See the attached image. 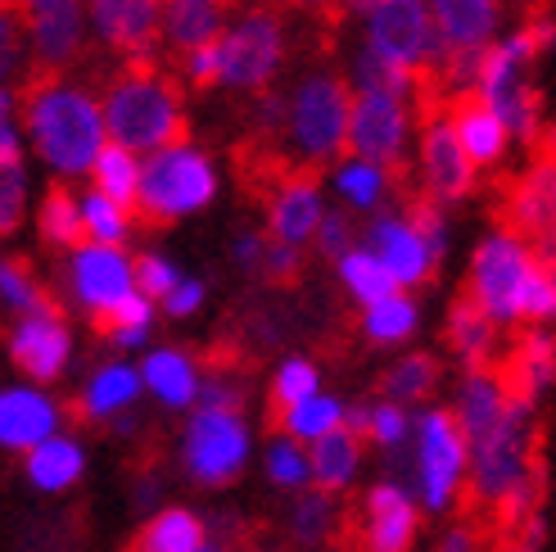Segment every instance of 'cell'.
Segmentation results:
<instances>
[{
	"label": "cell",
	"mask_w": 556,
	"mask_h": 552,
	"mask_svg": "<svg viewBox=\"0 0 556 552\" xmlns=\"http://www.w3.org/2000/svg\"><path fill=\"white\" fill-rule=\"evenodd\" d=\"M68 326L60 317H23L10 336V357L23 376L33 380H54L68 363Z\"/></svg>",
	"instance_id": "cell-16"
},
{
	"label": "cell",
	"mask_w": 556,
	"mask_h": 552,
	"mask_svg": "<svg viewBox=\"0 0 556 552\" xmlns=\"http://www.w3.org/2000/svg\"><path fill=\"white\" fill-rule=\"evenodd\" d=\"M530 276H534L530 244H520L511 236H489L476 250V263H470L466 294L476 299L493 322H516L520 294L530 286Z\"/></svg>",
	"instance_id": "cell-7"
},
{
	"label": "cell",
	"mask_w": 556,
	"mask_h": 552,
	"mask_svg": "<svg viewBox=\"0 0 556 552\" xmlns=\"http://www.w3.org/2000/svg\"><path fill=\"white\" fill-rule=\"evenodd\" d=\"M27 476H33L37 489H68L81 476V449L73 439H46L27 453Z\"/></svg>",
	"instance_id": "cell-34"
},
{
	"label": "cell",
	"mask_w": 556,
	"mask_h": 552,
	"mask_svg": "<svg viewBox=\"0 0 556 552\" xmlns=\"http://www.w3.org/2000/svg\"><path fill=\"white\" fill-rule=\"evenodd\" d=\"M466 449H470V439L462 430L457 407L426 412V422H421V493H426V503L434 512H443L457 499Z\"/></svg>",
	"instance_id": "cell-10"
},
{
	"label": "cell",
	"mask_w": 556,
	"mask_h": 552,
	"mask_svg": "<svg viewBox=\"0 0 556 552\" xmlns=\"http://www.w3.org/2000/svg\"><path fill=\"white\" fill-rule=\"evenodd\" d=\"M267 472H271V480L281 485V489H299L303 480L313 476V472H308V457H303L294 444H276V449H271V462H267Z\"/></svg>",
	"instance_id": "cell-44"
},
{
	"label": "cell",
	"mask_w": 556,
	"mask_h": 552,
	"mask_svg": "<svg viewBox=\"0 0 556 552\" xmlns=\"http://www.w3.org/2000/svg\"><path fill=\"white\" fill-rule=\"evenodd\" d=\"M18 114L54 173H91L104 150V109L91 91L68 87L64 73H27L18 87Z\"/></svg>",
	"instance_id": "cell-1"
},
{
	"label": "cell",
	"mask_w": 556,
	"mask_h": 552,
	"mask_svg": "<svg viewBox=\"0 0 556 552\" xmlns=\"http://www.w3.org/2000/svg\"><path fill=\"white\" fill-rule=\"evenodd\" d=\"M412 326H416V303L394 294V299H384V303H371V309L363 313V330H367V340L376 344H394L403 336H412Z\"/></svg>",
	"instance_id": "cell-36"
},
{
	"label": "cell",
	"mask_w": 556,
	"mask_h": 552,
	"mask_svg": "<svg viewBox=\"0 0 556 552\" xmlns=\"http://www.w3.org/2000/svg\"><path fill=\"white\" fill-rule=\"evenodd\" d=\"M73 281H77L81 303H87L91 313H100L109 303L136 294V267L127 263L123 250H114V244H87V250H77Z\"/></svg>",
	"instance_id": "cell-15"
},
{
	"label": "cell",
	"mask_w": 556,
	"mask_h": 552,
	"mask_svg": "<svg viewBox=\"0 0 556 552\" xmlns=\"http://www.w3.org/2000/svg\"><path fill=\"white\" fill-rule=\"evenodd\" d=\"M434 27L448 50H489L497 33V0H430Z\"/></svg>",
	"instance_id": "cell-20"
},
{
	"label": "cell",
	"mask_w": 556,
	"mask_h": 552,
	"mask_svg": "<svg viewBox=\"0 0 556 552\" xmlns=\"http://www.w3.org/2000/svg\"><path fill=\"white\" fill-rule=\"evenodd\" d=\"M181 68H186V77H190V87H194V91L217 87V81H222V54H217V41H208V46H200V50H190L186 60H181Z\"/></svg>",
	"instance_id": "cell-43"
},
{
	"label": "cell",
	"mask_w": 556,
	"mask_h": 552,
	"mask_svg": "<svg viewBox=\"0 0 556 552\" xmlns=\"http://www.w3.org/2000/svg\"><path fill=\"white\" fill-rule=\"evenodd\" d=\"M217 190L213 163L186 146H168L141 163V200H136V223L141 227H173L181 213L204 209Z\"/></svg>",
	"instance_id": "cell-3"
},
{
	"label": "cell",
	"mask_w": 556,
	"mask_h": 552,
	"mask_svg": "<svg viewBox=\"0 0 556 552\" xmlns=\"http://www.w3.org/2000/svg\"><path fill=\"white\" fill-rule=\"evenodd\" d=\"M421 168H426V196L430 200H466L480 181V168L462 150L448 118L421 127Z\"/></svg>",
	"instance_id": "cell-13"
},
{
	"label": "cell",
	"mask_w": 556,
	"mask_h": 552,
	"mask_svg": "<svg viewBox=\"0 0 556 552\" xmlns=\"http://www.w3.org/2000/svg\"><path fill=\"white\" fill-rule=\"evenodd\" d=\"M357 457H363V439H357L344 422L330 430V435L313 439V453H308L313 489H321V493H340V489L353 480V472H357Z\"/></svg>",
	"instance_id": "cell-23"
},
{
	"label": "cell",
	"mask_w": 556,
	"mask_h": 552,
	"mask_svg": "<svg viewBox=\"0 0 556 552\" xmlns=\"http://www.w3.org/2000/svg\"><path fill=\"white\" fill-rule=\"evenodd\" d=\"M146 380H150V390L163 399V403H190V399H200V372H194V363L186 353L177 349H159L146 357Z\"/></svg>",
	"instance_id": "cell-30"
},
{
	"label": "cell",
	"mask_w": 556,
	"mask_h": 552,
	"mask_svg": "<svg viewBox=\"0 0 556 552\" xmlns=\"http://www.w3.org/2000/svg\"><path fill=\"white\" fill-rule=\"evenodd\" d=\"M91 18L104 46L118 54L123 64L131 60H154V46L163 33V10L159 0H91Z\"/></svg>",
	"instance_id": "cell-12"
},
{
	"label": "cell",
	"mask_w": 556,
	"mask_h": 552,
	"mask_svg": "<svg viewBox=\"0 0 556 552\" xmlns=\"http://www.w3.org/2000/svg\"><path fill=\"white\" fill-rule=\"evenodd\" d=\"M403 430H407L403 407H394V403L371 407V439H376V444H399Z\"/></svg>",
	"instance_id": "cell-47"
},
{
	"label": "cell",
	"mask_w": 556,
	"mask_h": 552,
	"mask_svg": "<svg viewBox=\"0 0 556 552\" xmlns=\"http://www.w3.org/2000/svg\"><path fill=\"white\" fill-rule=\"evenodd\" d=\"M96 190L109 200V204H118L127 217H136V200H141V163H136L131 150L123 146H104L100 159H96Z\"/></svg>",
	"instance_id": "cell-28"
},
{
	"label": "cell",
	"mask_w": 556,
	"mask_h": 552,
	"mask_svg": "<svg viewBox=\"0 0 556 552\" xmlns=\"http://www.w3.org/2000/svg\"><path fill=\"white\" fill-rule=\"evenodd\" d=\"M136 390H141V376H136L131 367H104V372L91 380L87 394L64 403V412H68L73 426H96L100 417H109V412L127 407V403L136 399Z\"/></svg>",
	"instance_id": "cell-24"
},
{
	"label": "cell",
	"mask_w": 556,
	"mask_h": 552,
	"mask_svg": "<svg viewBox=\"0 0 556 552\" xmlns=\"http://www.w3.org/2000/svg\"><path fill=\"white\" fill-rule=\"evenodd\" d=\"M150 299L136 290V294H127V299H118V303H109V309H100V313H91V330L100 340H114V344H141L146 340V326H150Z\"/></svg>",
	"instance_id": "cell-33"
},
{
	"label": "cell",
	"mask_w": 556,
	"mask_h": 552,
	"mask_svg": "<svg viewBox=\"0 0 556 552\" xmlns=\"http://www.w3.org/2000/svg\"><path fill=\"white\" fill-rule=\"evenodd\" d=\"M340 276H344V286L367 303V309H371V303H384V299L399 294L394 272H389L371 250H353V254L340 263Z\"/></svg>",
	"instance_id": "cell-35"
},
{
	"label": "cell",
	"mask_w": 556,
	"mask_h": 552,
	"mask_svg": "<svg viewBox=\"0 0 556 552\" xmlns=\"http://www.w3.org/2000/svg\"><path fill=\"white\" fill-rule=\"evenodd\" d=\"M308 399H317V367L308 357H290V363L276 372L271 394H267V422H263L267 435H281V422Z\"/></svg>",
	"instance_id": "cell-29"
},
{
	"label": "cell",
	"mask_w": 556,
	"mask_h": 552,
	"mask_svg": "<svg viewBox=\"0 0 556 552\" xmlns=\"http://www.w3.org/2000/svg\"><path fill=\"white\" fill-rule=\"evenodd\" d=\"M41 240L46 244H60V250H87L91 227H87V213L73 200V190L64 181H54L41 200Z\"/></svg>",
	"instance_id": "cell-27"
},
{
	"label": "cell",
	"mask_w": 556,
	"mask_h": 552,
	"mask_svg": "<svg viewBox=\"0 0 556 552\" xmlns=\"http://www.w3.org/2000/svg\"><path fill=\"white\" fill-rule=\"evenodd\" d=\"M159 10H163V37L186 60L190 50L222 41L231 0H159Z\"/></svg>",
	"instance_id": "cell-19"
},
{
	"label": "cell",
	"mask_w": 556,
	"mask_h": 552,
	"mask_svg": "<svg viewBox=\"0 0 556 552\" xmlns=\"http://www.w3.org/2000/svg\"><path fill=\"white\" fill-rule=\"evenodd\" d=\"M14 100L0 91V163H18V131H14Z\"/></svg>",
	"instance_id": "cell-48"
},
{
	"label": "cell",
	"mask_w": 556,
	"mask_h": 552,
	"mask_svg": "<svg viewBox=\"0 0 556 552\" xmlns=\"http://www.w3.org/2000/svg\"><path fill=\"white\" fill-rule=\"evenodd\" d=\"M336 181H340V190L357 204V209H371V204H380V196H384V186H389V177L380 173V168H371V163H340V173H336Z\"/></svg>",
	"instance_id": "cell-38"
},
{
	"label": "cell",
	"mask_w": 556,
	"mask_h": 552,
	"mask_svg": "<svg viewBox=\"0 0 556 552\" xmlns=\"http://www.w3.org/2000/svg\"><path fill=\"white\" fill-rule=\"evenodd\" d=\"M5 5H10V0H0V10H5Z\"/></svg>",
	"instance_id": "cell-50"
},
{
	"label": "cell",
	"mask_w": 556,
	"mask_h": 552,
	"mask_svg": "<svg viewBox=\"0 0 556 552\" xmlns=\"http://www.w3.org/2000/svg\"><path fill=\"white\" fill-rule=\"evenodd\" d=\"M443 118L453 123L457 141H462V150L470 154V163H476V168H493V163H503L511 131H507L503 118L493 114V104L480 96V87L457 91V96L448 100V109H443Z\"/></svg>",
	"instance_id": "cell-14"
},
{
	"label": "cell",
	"mask_w": 556,
	"mask_h": 552,
	"mask_svg": "<svg viewBox=\"0 0 556 552\" xmlns=\"http://www.w3.org/2000/svg\"><path fill=\"white\" fill-rule=\"evenodd\" d=\"M448 344L470 372L489 367L493 353H497V322L466 290L453 299V309H448Z\"/></svg>",
	"instance_id": "cell-22"
},
{
	"label": "cell",
	"mask_w": 556,
	"mask_h": 552,
	"mask_svg": "<svg viewBox=\"0 0 556 552\" xmlns=\"http://www.w3.org/2000/svg\"><path fill=\"white\" fill-rule=\"evenodd\" d=\"M23 37H27V27L23 18L14 14V5L0 10V77H10L23 60Z\"/></svg>",
	"instance_id": "cell-45"
},
{
	"label": "cell",
	"mask_w": 556,
	"mask_h": 552,
	"mask_svg": "<svg viewBox=\"0 0 556 552\" xmlns=\"http://www.w3.org/2000/svg\"><path fill=\"white\" fill-rule=\"evenodd\" d=\"M23 223V163H0V236Z\"/></svg>",
	"instance_id": "cell-41"
},
{
	"label": "cell",
	"mask_w": 556,
	"mask_h": 552,
	"mask_svg": "<svg viewBox=\"0 0 556 552\" xmlns=\"http://www.w3.org/2000/svg\"><path fill=\"white\" fill-rule=\"evenodd\" d=\"M434 390H439V363H434V353H412V357H403L399 367H389L380 376V399L394 403V407L421 403Z\"/></svg>",
	"instance_id": "cell-31"
},
{
	"label": "cell",
	"mask_w": 556,
	"mask_h": 552,
	"mask_svg": "<svg viewBox=\"0 0 556 552\" xmlns=\"http://www.w3.org/2000/svg\"><path fill=\"white\" fill-rule=\"evenodd\" d=\"M81 213H87V227H91V236H96V244H123V236H127V213L118 209V204H109L100 190L96 196L81 204Z\"/></svg>",
	"instance_id": "cell-39"
},
{
	"label": "cell",
	"mask_w": 556,
	"mask_h": 552,
	"mask_svg": "<svg viewBox=\"0 0 556 552\" xmlns=\"http://www.w3.org/2000/svg\"><path fill=\"white\" fill-rule=\"evenodd\" d=\"M340 516H344V503H336V493L308 489V493H299V503H294L290 535H294L303 548L336 543V535H340Z\"/></svg>",
	"instance_id": "cell-32"
},
{
	"label": "cell",
	"mask_w": 556,
	"mask_h": 552,
	"mask_svg": "<svg viewBox=\"0 0 556 552\" xmlns=\"http://www.w3.org/2000/svg\"><path fill=\"white\" fill-rule=\"evenodd\" d=\"M123 552H204V520L186 507H163Z\"/></svg>",
	"instance_id": "cell-25"
},
{
	"label": "cell",
	"mask_w": 556,
	"mask_h": 552,
	"mask_svg": "<svg viewBox=\"0 0 556 552\" xmlns=\"http://www.w3.org/2000/svg\"><path fill=\"white\" fill-rule=\"evenodd\" d=\"M457 417H462V430H466V439H470V449L489 444V439L516 417L511 403H507V394H503V385H497V376H493L489 367L466 372L462 399H457ZM525 417H530V412H525Z\"/></svg>",
	"instance_id": "cell-18"
},
{
	"label": "cell",
	"mask_w": 556,
	"mask_h": 552,
	"mask_svg": "<svg viewBox=\"0 0 556 552\" xmlns=\"http://www.w3.org/2000/svg\"><path fill=\"white\" fill-rule=\"evenodd\" d=\"M263 276L276 286H290L299 281V250L294 244H281V240H263Z\"/></svg>",
	"instance_id": "cell-42"
},
{
	"label": "cell",
	"mask_w": 556,
	"mask_h": 552,
	"mask_svg": "<svg viewBox=\"0 0 556 552\" xmlns=\"http://www.w3.org/2000/svg\"><path fill=\"white\" fill-rule=\"evenodd\" d=\"M489 372L497 376V385H503L511 412H534L539 394L556 380V330L511 326V336L493 353Z\"/></svg>",
	"instance_id": "cell-8"
},
{
	"label": "cell",
	"mask_w": 556,
	"mask_h": 552,
	"mask_svg": "<svg viewBox=\"0 0 556 552\" xmlns=\"http://www.w3.org/2000/svg\"><path fill=\"white\" fill-rule=\"evenodd\" d=\"M222 54V81L236 91H263L286 60V27L276 10H249L240 14L217 41Z\"/></svg>",
	"instance_id": "cell-6"
},
{
	"label": "cell",
	"mask_w": 556,
	"mask_h": 552,
	"mask_svg": "<svg viewBox=\"0 0 556 552\" xmlns=\"http://www.w3.org/2000/svg\"><path fill=\"white\" fill-rule=\"evenodd\" d=\"M403 136H407V104L380 91H357L353 96V127H349V154H357L371 168L389 177V186L403 190V200L412 196L407 181L412 168L403 159Z\"/></svg>",
	"instance_id": "cell-5"
},
{
	"label": "cell",
	"mask_w": 556,
	"mask_h": 552,
	"mask_svg": "<svg viewBox=\"0 0 556 552\" xmlns=\"http://www.w3.org/2000/svg\"><path fill=\"white\" fill-rule=\"evenodd\" d=\"M200 303H204V286H200V281H181L168 299H163V309H168L173 317H186V313L200 309Z\"/></svg>",
	"instance_id": "cell-49"
},
{
	"label": "cell",
	"mask_w": 556,
	"mask_h": 552,
	"mask_svg": "<svg viewBox=\"0 0 556 552\" xmlns=\"http://www.w3.org/2000/svg\"><path fill=\"white\" fill-rule=\"evenodd\" d=\"M136 267V290H141L146 299H168L181 281H177V272L168 259H159V254H141L131 263Z\"/></svg>",
	"instance_id": "cell-40"
},
{
	"label": "cell",
	"mask_w": 556,
	"mask_h": 552,
	"mask_svg": "<svg viewBox=\"0 0 556 552\" xmlns=\"http://www.w3.org/2000/svg\"><path fill=\"white\" fill-rule=\"evenodd\" d=\"M33 37V73H68L81 50L77 0H10Z\"/></svg>",
	"instance_id": "cell-11"
},
{
	"label": "cell",
	"mask_w": 556,
	"mask_h": 552,
	"mask_svg": "<svg viewBox=\"0 0 556 552\" xmlns=\"http://www.w3.org/2000/svg\"><path fill=\"white\" fill-rule=\"evenodd\" d=\"M100 109H104V127L114 136V146L131 154H159L168 146L190 141L181 81L159 60L123 64L118 77L104 87Z\"/></svg>",
	"instance_id": "cell-2"
},
{
	"label": "cell",
	"mask_w": 556,
	"mask_h": 552,
	"mask_svg": "<svg viewBox=\"0 0 556 552\" xmlns=\"http://www.w3.org/2000/svg\"><path fill=\"white\" fill-rule=\"evenodd\" d=\"M0 303L23 317H60L64 322V309H60V299H54L41 281H37V272L27 259H10V263H0Z\"/></svg>",
	"instance_id": "cell-26"
},
{
	"label": "cell",
	"mask_w": 556,
	"mask_h": 552,
	"mask_svg": "<svg viewBox=\"0 0 556 552\" xmlns=\"http://www.w3.org/2000/svg\"><path fill=\"white\" fill-rule=\"evenodd\" d=\"M349 127H353V91L340 73H313L290 100V141L299 163H340L349 154Z\"/></svg>",
	"instance_id": "cell-4"
},
{
	"label": "cell",
	"mask_w": 556,
	"mask_h": 552,
	"mask_svg": "<svg viewBox=\"0 0 556 552\" xmlns=\"http://www.w3.org/2000/svg\"><path fill=\"white\" fill-rule=\"evenodd\" d=\"M54 412L50 399L33 394V390H5L0 394V444L5 449H37L54 435Z\"/></svg>",
	"instance_id": "cell-21"
},
{
	"label": "cell",
	"mask_w": 556,
	"mask_h": 552,
	"mask_svg": "<svg viewBox=\"0 0 556 552\" xmlns=\"http://www.w3.org/2000/svg\"><path fill=\"white\" fill-rule=\"evenodd\" d=\"M367 250L394 272L399 286H430L434 281V267L439 259L430 254V244L416 236L407 223H394V217H384L367 231Z\"/></svg>",
	"instance_id": "cell-17"
},
{
	"label": "cell",
	"mask_w": 556,
	"mask_h": 552,
	"mask_svg": "<svg viewBox=\"0 0 556 552\" xmlns=\"http://www.w3.org/2000/svg\"><path fill=\"white\" fill-rule=\"evenodd\" d=\"M249 453V435L236 412L200 407L186 430V472L200 485H227L240 476Z\"/></svg>",
	"instance_id": "cell-9"
},
{
	"label": "cell",
	"mask_w": 556,
	"mask_h": 552,
	"mask_svg": "<svg viewBox=\"0 0 556 552\" xmlns=\"http://www.w3.org/2000/svg\"><path fill=\"white\" fill-rule=\"evenodd\" d=\"M317 240H321V254H330V259H340V263H344V259L353 254V217H349V213L321 217Z\"/></svg>",
	"instance_id": "cell-46"
},
{
	"label": "cell",
	"mask_w": 556,
	"mask_h": 552,
	"mask_svg": "<svg viewBox=\"0 0 556 552\" xmlns=\"http://www.w3.org/2000/svg\"><path fill=\"white\" fill-rule=\"evenodd\" d=\"M344 422V407L336 403V399H308V403H299L290 417L281 422V435H294V439H321V435H330Z\"/></svg>",
	"instance_id": "cell-37"
}]
</instances>
